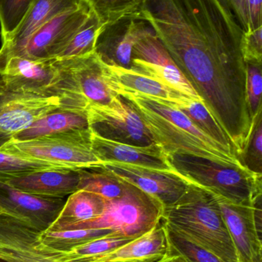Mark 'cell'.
<instances>
[{
    "label": "cell",
    "instance_id": "obj_1",
    "mask_svg": "<svg viewBox=\"0 0 262 262\" xmlns=\"http://www.w3.org/2000/svg\"><path fill=\"white\" fill-rule=\"evenodd\" d=\"M141 18L197 92H223L246 73L243 30L221 0H146Z\"/></svg>",
    "mask_w": 262,
    "mask_h": 262
},
{
    "label": "cell",
    "instance_id": "obj_2",
    "mask_svg": "<svg viewBox=\"0 0 262 262\" xmlns=\"http://www.w3.org/2000/svg\"><path fill=\"white\" fill-rule=\"evenodd\" d=\"M118 94L132 103L154 141L167 157L184 154L220 164L243 166L235 154L206 135L181 111L164 100L123 91Z\"/></svg>",
    "mask_w": 262,
    "mask_h": 262
},
{
    "label": "cell",
    "instance_id": "obj_3",
    "mask_svg": "<svg viewBox=\"0 0 262 262\" xmlns=\"http://www.w3.org/2000/svg\"><path fill=\"white\" fill-rule=\"evenodd\" d=\"M166 227L223 262H240L216 195L189 183L183 195L164 208Z\"/></svg>",
    "mask_w": 262,
    "mask_h": 262
},
{
    "label": "cell",
    "instance_id": "obj_4",
    "mask_svg": "<svg viewBox=\"0 0 262 262\" xmlns=\"http://www.w3.org/2000/svg\"><path fill=\"white\" fill-rule=\"evenodd\" d=\"M173 171L188 183L204 188L235 204L249 206L262 195L261 175L243 166L223 165L184 154L168 156Z\"/></svg>",
    "mask_w": 262,
    "mask_h": 262
},
{
    "label": "cell",
    "instance_id": "obj_5",
    "mask_svg": "<svg viewBox=\"0 0 262 262\" xmlns=\"http://www.w3.org/2000/svg\"><path fill=\"white\" fill-rule=\"evenodd\" d=\"M126 182L124 193L118 198L107 200L103 215L65 230L108 229L135 239L153 229L163 220L164 206L155 197Z\"/></svg>",
    "mask_w": 262,
    "mask_h": 262
},
{
    "label": "cell",
    "instance_id": "obj_6",
    "mask_svg": "<svg viewBox=\"0 0 262 262\" xmlns=\"http://www.w3.org/2000/svg\"><path fill=\"white\" fill-rule=\"evenodd\" d=\"M92 131L76 130L32 140L12 138L0 147V152L27 159L43 160L78 170L98 167L104 163L92 149Z\"/></svg>",
    "mask_w": 262,
    "mask_h": 262
},
{
    "label": "cell",
    "instance_id": "obj_7",
    "mask_svg": "<svg viewBox=\"0 0 262 262\" xmlns=\"http://www.w3.org/2000/svg\"><path fill=\"white\" fill-rule=\"evenodd\" d=\"M68 97L85 107L109 105L118 94L115 91L106 63L95 52L72 58H55Z\"/></svg>",
    "mask_w": 262,
    "mask_h": 262
},
{
    "label": "cell",
    "instance_id": "obj_8",
    "mask_svg": "<svg viewBox=\"0 0 262 262\" xmlns=\"http://www.w3.org/2000/svg\"><path fill=\"white\" fill-rule=\"evenodd\" d=\"M92 9L86 2L75 10L57 15L37 29L23 44L0 56V75L8 61L13 57L31 60L58 58L72 37L83 26Z\"/></svg>",
    "mask_w": 262,
    "mask_h": 262
},
{
    "label": "cell",
    "instance_id": "obj_9",
    "mask_svg": "<svg viewBox=\"0 0 262 262\" xmlns=\"http://www.w3.org/2000/svg\"><path fill=\"white\" fill-rule=\"evenodd\" d=\"M87 117L89 129L103 138L133 146L155 143L132 103L122 95L109 105L89 106Z\"/></svg>",
    "mask_w": 262,
    "mask_h": 262
},
{
    "label": "cell",
    "instance_id": "obj_10",
    "mask_svg": "<svg viewBox=\"0 0 262 262\" xmlns=\"http://www.w3.org/2000/svg\"><path fill=\"white\" fill-rule=\"evenodd\" d=\"M54 59L11 58L0 75V96L21 95L43 98L58 97L66 104Z\"/></svg>",
    "mask_w": 262,
    "mask_h": 262
},
{
    "label": "cell",
    "instance_id": "obj_11",
    "mask_svg": "<svg viewBox=\"0 0 262 262\" xmlns=\"http://www.w3.org/2000/svg\"><path fill=\"white\" fill-rule=\"evenodd\" d=\"M131 69L151 77L188 98L203 101L150 26L134 47Z\"/></svg>",
    "mask_w": 262,
    "mask_h": 262
},
{
    "label": "cell",
    "instance_id": "obj_12",
    "mask_svg": "<svg viewBox=\"0 0 262 262\" xmlns=\"http://www.w3.org/2000/svg\"><path fill=\"white\" fill-rule=\"evenodd\" d=\"M216 195L240 262H262L261 195L249 206Z\"/></svg>",
    "mask_w": 262,
    "mask_h": 262
},
{
    "label": "cell",
    "instance_id": "obj_13",
    "mask_svg": "<svg viewBox=\"0 0 262 262\" xmlns=\"http://www.w3.org/2000/svg\"><path fill=\"white\" fill-rule=\"evenodd\" d=\"M149 26L132 17L106 23L97 37L95 52L108 66L131 69L134 47Z\"/></svg>",
    "mask_w": 262,
    "mask_h": 262
},
{
    "label": "cell",
    "instance_id": "obj_14",
    "mask_svg": "<svg viewBox=\"0 0 262 262\" xmlns=\"http://www.w3.org/2000/svg\"><path fill=\"white\" fill-rule=\"evenodd\" d=\"M57 109L73 110L68 107L58 97L0 96V147L17 133Z\"/></svg>",
    "mask_w": 262,
    "mask_h": 262
},
{
    "label": "cell",
    "instance_id": "obj_15",
    "mask_svg": "<svg viewBox=\"0 0 262 262\" xmlns=\"http://www.w3.org/2000/svg\"><path fill=\"white\" fill-rule=\"evenodd\" d=\"M103 166L159 200L164 208L175 203L189 186V183L175 171L158 170L121 163H106Z\"/></svg>",
    "mask_w": 262,
    "mask_h": 262
},
{
    "label": "cell",
    "instance_id": "obj_16",
    "mask_svg": "<svg viewBox=\"0 0 262 262\" xmlns=\"http://www.w3.org/2000/svg\"><path fill=\"white\" fill-rule=\"evenodd\" d=\"M43 231L0 208V260L6 262H54L39 249Z\"/></svg>",
    "mask_w": 262,
    "mask_h": 262
},
{
    "label": "cell",
    "instance_id": "obj_17",
    "mask_svg": "<svg viewBox=\"0 0 262 262\" xmlns=\"http://www.w3.org/2000/svg\"><path fill=\"white\" fill-rule=\"evenodd\" d=\"M64 199L39 196L0 183V208L45 231L61 212Z\"/></svg>",
    "mask_w": 262,
    "mask_h": 262
},
{
    "label": "cell",
    "instance_id": "obj_18",
    "mask_svg": "<svg viewBox=\"0 0 262 262\" xmlns=\"http://www.w3.org/2000/svg\"><path fill=\"white\" fill-rule=\"evenodd\" d=\"M92 149L103 163H121L163 171H173L167 155L157 143L146 146L117 143L92 132ZM103 164V165H104Z\"/></svg>",
    "mask_w": 262,
    "mask_h": 262
},
{
    "label": "cell",
    "instance_id": "obj_19",
    "mask_svg": "<svg viewBox=\"0 0 262 262\" xmlns=\"http://www.w3.org/2000/svg\"><path fill=\"white\" fill-rule=\"evenodd\" d=\"M167 229L163 220L144 235L107 253L71 262H154L169 249Z\"/></svg>",
    "mask_w": 262,
    "mask_h": 262
},
{
    "label": "cell",
    "instance_id": "obj_20",
    "mask_svg": "<svg viewBox=\"0 0 262 262\" xmlns=\"http://www.w3.org/2000/svg\"><path fill=\"white\" fill-rule=\"evenodd\" d=\"M78 170L62 169L35 172L0 183L39 196L64 199L78 190Z\"/></svg>",
    "mask_w": 262,
    "mask_h": 262
},
{
    "label": "cell",
    "instance_id": "obj_21",
    "mask_svg": "<svg viewBox=\"0 0 262 262\" xmlns=\"http://www.w3.org/2000/svg\"><path fill=\"white\" fill-rule=\"evenodd\" d=\"M85 0H34L23 21L4 41H2L0 56L23 44L43 25L60 14L81 7Z\"/></svg>",
    "mask_w": 262,
    "mask_h": 262
},
{
    "label": "cell",
    "instance_id": "obj_22",
    "mask_svg": "<svg viewBox=\"0 0 262 262\" xmlns=\"http://www.w3.org/2000/svg\"><path fill=\"white\" fill-rule=\"evenodd\" d=\"M107 199L89 191L77 190L69 195L61 212L46 230H65L70 226L95 220L103 215Z\"/></svg>",
    "mask_w": 262,
    "mask_h": 262
},
{
    "label": "cell",
    "instance_id": "obj_23",
    "mask_svg": "<svg viewBox=\"0 0 262 262\" xmlns=\"http://www.w3.org/2000/svg\"><path fill=\"white\" fill-rule=\"evenodd\" d=\"M89 129L87 111L57 109L46 114L17 133L12 138L32 140L67 131Z\"/></svg>",
    "mask_w": 262,
    "mask_h": 262
},
{
    "label": "cell",
    "instance_id": "obj_24",
    "mask_svg": "<svg viewBox=\"0 0 262 262\" xmlns=\"http://www.w3.org/2000/svg\"><path fill=\"white\" fill-rule=\"evenodd\" d=\"M107 66L109 78L117 93L121 91L134 92L167 101L183 95L151 77L132 69L108 64Z\"/></svg>",
    "mask_w": 262,
    "mask_h": 262
},
{
    "label": "cell",
    "instance_id": "obj_25",
    "mask_svg": "<svg viewBox=\"0 0 262 262\" xmlns=\"http://www.w3.org/2000/svg\"><path fill=\"white\" fill-rule=\"evenodd\" d=\"M164 101L181 111L206 135L213 139L225 149L235 155L230 139L228 137L226 131L223 130V127L211 115L203 101H196L184 95L171 101Z\"/></svg>",
    "mask_w": 262,
    "mask_h": 262
},
{
    "label": "cell",
    "instance_id": "obj_26",
    "mask_svg": "<svg viewBox=\"0 0 262 262\" xmlns=\"http://www.w3.org/2000/svg\"><path fill=\"white\" fill-rule=\"evenodd\" d=\"M112 233H116L108 229H71V230H45L39 235L38 246L52 252L65 253L89 242Z\"/></svg>",
    "mask_w": 262,
    "mask_h": 262
},
{
    "label": "cell",
    "instance_id": "obj_27",
    "mask_svg": "<svg viewBox=\"0 0 262 262\" xmlns=\"http://www.w3.org/2000/svg\"><path fill=\"white\" fill-rule=\"evenodd\" d=\"M78 190L98 194L107 200L118 198L124 193L126 183L104 166L78 169Z\"/></svg>",
    "mask_w": 262,
    "mask_h": 262
},
{
    "label": "cell",
    "instance_id": "obj_28",
    "mask_svg": "<svg viewBox=\"0 0 262 262\" xmlns=\"http://www.w3.org/2000/svg\"><path fill=\"white\" fill-rule=\"evenodd\" d=\"M103 24L92 10L86 23L78 29L57 58L84 56L95 52L97 37Z\"/></svg>",
    "mask_w": 262,
    "mask_h": 262
},
{
    "label": "cell",
    "instance_id": "obj_29",
    "mask_svg": "<svg viewBox=\"0 0 262 262\" xmlns=\"http://www.w3.org/2000/svg\"><path fill=\"white\" fill-rule=\"evenodd\" d=\"M103 25L123 18H141L146 0H85Z\"/></svg>",
    "mask_w": 262,
    "mask_h": 262
},
{
    "label": "cell",
    "instance_id": "obj_30",
    "mask_svg": "<svg viewBox=\"0 0 262 262\" xmlns=\"http://www.w3.org/2000/svg\"><path fill=\"white\" fill-rule=\"evenodd\" d=\"M67 169L43 160L27 159L0 152V183L40 171Z\"/></svg>",
    "mask_w": 262,
    "mask_h": 262
},
{
    "label": "cell",
    "instance_id": "obj_31",
    "mask_svg": "<svg viewBox=\"0 0 262 262\" xmlns=\"http://www.w3.org/2000/svg\"><path fill=\"white\" fill-rule=\"evenodd\" d=\"M238 160L248 170L262 176V108L252 120L249 139Z\"/></svg>",
    "mask_w": 262,
    "mask_h": 262
},
{
    "label": "cell",
    "instance_id": "obj_32",
    "mask_svg": "<svg viewBox=\"0 0 262 262\" xmlns=\"http://www.w3.org/2000/svg\"><path fill=\"white\" fill-rule=\"evenodd\" d=\"M34 0H0V35L8 38L23 21Z\"/></svg>",
    "mask_w": 262,
    "mask_h": 262
},
{
    "label": "cell",
    "instance_id": "obj_33",
    "mask_svg": "<svg viewBox=\"0 0 262 262\" xmlns=\"http://www.w3.org/2000/svg\"><path fill=\"white\" fill-rule=\"evenodd\" d=\"M246 102L251 119L262 108V63L246 62Z\"/></svg>",
    "mask_w": 262,
    "mask_h": 262
},
{
    "label": "cell",
    "instance_id": "obj_34",
    "mask_svg": "<svg viewBox=\"0 0 262 262\" xmlns=\"http://www.w3.org/2000/svg\"><path fill=\"white\" fill-rule=\"evenodd\" d=\"M166 229L169 244L175 250L184 255L191 262H223L210 252L192 244L169 230L167 227Z\"/></svg>",
    "mask_w": 262,
    "mask_h": 262
},
{
    "label": "cell",
    "instance_id": "obj_35",
    "mask_svg": "<svg viewBox=\"0 0 262 262\" xmlns=\"http://www.w3.org/2000/svg\"><path fill=\"white\" fill-rule=\"evenodd\" d=\"M241 50L246 62L262 63V26L243 32Z\"/></svg>",
    "mask_w": 262,
    "mask_h": 262
},
{
    "label": "cell",
    "instance_id": "obj_36",
    "mask_svg": "<svg viewBox=\"0 0 262 262\" xmlns=\"http://www.w3.org/2000/svg\"><path fill=\"white\" fill-rule=\"evenodd\" d=\"M221 1L235 15L243 32H247L249 28V17H248L245 0H221Z\"/></svg>",
    "mask_w": 262,
    "mask_h": 262
},
{
    "label": "cell",
    "instance_id": "obj_37",
    "mask_svg": "<svg viewBox=\"0 0 262 262\" xmlns=\"http://www.w3.org/2000/svg\"><path fill=\"white\" fill-rule=\"evenodd\" d=\"M245 3L249 17V30L261 27L262 0H245Z\"/></svg>",
    "mask_w": 262,
    "mask_h": 262
},
{
    "label": "cell",
    "instance_id": "obj_38",
    "mask_svg": "<svg viewBox=\"0 0 262 262\" xmlns=\"http://www.w3.org/2000/svg\"><path fill=\"white\" fill-rule=\"evenodd\" d=\"M154 262H191L184 255L175 250L170 244L167 252L160 259Z\"/></svg>",
    "mask_w": 262,
    "mask_h": 262
},
{
    "label": "cell",
    "instance_id": "obj_39",
    "mask_svg": "<svg viewBox=\"0 0 262 262\" xmlns=\"http://www.w3.org/2000/svg\"><path fill=\"white\" fill-rule=\"evenodd\" d=\"M0 262H6V261H3V260H0Z\"/></svg>",
    "mask_w": 262,
    "mask_h": 262
}]
</instances>
